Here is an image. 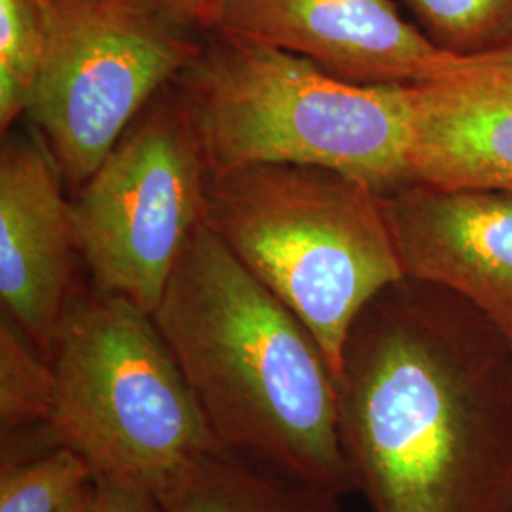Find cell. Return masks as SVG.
Instances as JSON below:
<instances>
[{"mask_svg": "<svg viewBox=\"0 0 512 512\" xmlns=\"http://www.w3.org/2000/svg\"><path fill=\"white\" fill-rule=\"evenodd\" d=\"M207 33L300 55L359 86L431 82L458 57L406 21L395 0H219Z\"/></svg>", "mask_w": 512, "mask_h": 512, "instance_id": "9c48e42d", "label": "cell"}, {"mask_svg": "<svg viewBox=\"0 0 512 512\" xmlns=\"http://www.w3.org/2000/svg\"><path fill=\"white\" fill-rule=\"evenodd\" d=\"M207 181L200 137L169 84L74 188V232L90 285L154 313L203 222Z\"/></svg>", "mask_w": 512, "mask_h": 512, "instance_id": "52a82bcc", "label": "cell"}, {"mask_svg": "<svg viewBox=\"0 0 512 512\" xmlns=\"http://www.w3.org/2000/svg\"><path fill=\"white\" fill-rule=\"evenodd\" d=\"M46 0H0V128L27 116L46 52Z\"/></svg>", "mask_w": 512, "mask_h": 512, "instance_id": "9a60e30c", "label": "cell"}, {"mask_svg": "<svg viewBox=\"0 0 512 512\" xmlns=\"http://www.w3.org/2000/svg\"><path fill=\"white\" fill-rule=\"evenodd\" d=\"M152 315L224 450L338 497L355 492L323 349L203 222Z\"/></svg>", "mask_w": 512, "mask_h": 512, "instance_id": "7a4b0ae2", "label": "cell"}, {"mask_svg": "<svg viewBox=\"0 0 512 512\" xmlns=\"http://www.w3.org/2000/svg\"><path fill=\"white\" fill-rule=\"evenodd\" d=\"M46 19L27 118L78 188L198 55L203 35L135 0H46Z\"/></svg>", "mask_w": 512, "mask_h": 512, "instance_id": "8992f818", "label": "cell"}, {"mask_svg": "<svg viewBox=\"0 0 512 512\" xmlns=\"http://www.w3.org/2000/svg\"><path fill=\"white\" fill-rule=\"evenodd\" d=\"M338 435L372 512H512V346L448 289L403 277L351 325Z\"/></svg>", "mask_w": 512, "mask_h": 512, "instance_id": "6da1fadb", "label": "cell"}, {"mask_svg": "<svg viewBox=\"0 0 512 512\" xmlns=\"http://www.w3.org/2000/svg\"><path fill=\"white\" fill-rule=\"evenodd\" d=\"M421 33L442 52L490 54L512 48V0H404Z\"/></svg>", "mask_w": 512, "mask_h": 512, "instance_id": "2e32d148", "label": "cell"}, {"mask_svg": "<svg viewBox=\"0 0 512 512\" xmlns=\"http://www.w3.org/2000/svg\"><path fill=\"white\" fill-rule=\"evenodd\" d=\"M150 12L205 35L219 0H135Z\"/></svg>", "mask_w": 512, "mask_h": 512, "instance_id": "e0dca14e", "label": "cell"}, {"mask_svg": "<svg viewBox=\"0 0 512 512\" xmlns=\"http://www.w3.org/2000/svg\"><path fill=\"white\" fill-rule=\"evenodd\" d=\"M160 512H340L338 495L298 484L219 448L156 495Z\"/></svg>", "mask_w": 512, "mask_h": 512, "instance_id": "7c38bea8", "label": "cell"}, {"mask_svg": "<svg viewBox=\"0 0 512 512\" xmlns=\"http://www.w3.org/2000/svg\"><path fill=\"white\" fill-rule=\"evenodd\" d=\"M209 175L253 164L346 173L389 196L412 184L410 86H359L300 55L247 38L203 35L173 82Z\"/></svg>", "mask_w": 512, "mask_h": 512, "instance_id": "3957f363", "label": "cell"}, {"mask_svg": "<svg viewBox=\"0 0 512 512\" xmlns=\"http://www.w3.org/2000/svg\"><path fill=\"white\" fill-rule=\"evenodd\" d=\"M412 184L512 194V48L408 88Z\"/></svg>", "mask_w": 512, "mask_h": 512, "instance_id": "8fae6325", "label": "cell"}, {"mask_svg": "<svg viewBox=\"0 0 512 512\" xmlns=\"http://www.w3.org/2000/svg\"><path fill=\"white\" fill-rule=\"evenodd\" d=\"M93 512H160V505L147 492L95 480Z\"/></svg>", "mask_w": 512, "mask_h": 512, "instance_id": "ac0fdd59", "label": "cell"}, {"mask_svg": "<svg viewBox=\"0 0 512 512\" xmlns=\"http://www.w3.org/2000/svg\"><path fill=\"white\" fill-rule=\"evenodd\" d=\"M55 437L93 478L154 497L222 448L152 313L80 285L55 344Z\"/></svg>", "mask_w": 512, "mask_h": 512, "instance_id": "5b68a950", "label": "cell"}, {"mask_svg": "<svg viewBox=\"0 0 512 512\" xmlns=\"http://www.w3.org/2000/svg\"><path fill=\"white\" fill-rule=\"evenodd\" d=\"M0 302L52 363L78 281L71 200L54 154L33 126L2 133Z\"/></svg>", "mask_w": 512, "mask_h": 512, "instance_id": "ba28073f", "label": "cell"}, {"mask_svg": "<svg viewBox=\"0 0 512 512\" xmlns=\"http://www.w3.org/2000/svg\"><path fill=\"white\" fill-rule=\"evenodd\" d=\"M55 401L52 363L6 313L0 315V435L50 425Z\"/></svg>", "mask_w": 512, "mask_h": 512, "instance_id": "5bb4252c", "label": "cell"}, {"mask_svg": "<svg viewBox=\"0 0 512 512\" xmlns=\"http://www.w3.org/2000/svg\"><path fill=\"white\" fill-rule=\"evenodd\" d=\"M93 501H95V480L92 484L69 501L61 512H93Z\"/></svg>", "mask_w": 512, "mask_h": 512, "instance_id": "d6986e66", "label": "cell"}, {"mask_svg": "<svg viewBox=\"0 0 512 512\" xmlns=\"http://www.w3.org/2000/svg\"><path fill=\"white\" fill-rule=\"evenodd\" d=\"M404 277L458 294L512 346V194L408 184L384 196Z\"/></svg>", "mask_w": 512, "mask_h": 512, "instance_id": "30bf717a", "label": "cell"}, {"mask_svg": "<svg viewBox=\"0 0 512 512\" xmlns=\"http://www.w3.org/2000/svg\"><path fill=\"white\" fill-rule=\"evenodd\" d=\"M93 480L88 461L55 435L25 454L2 450L0 512H61Z\"/></svg>", "mask_w": 512, "mask_h": 512, "instance_id": "4fadbf2b", "label": "cell"}, {"mask_svg": "<svg viewBox=\"0 0 512 512\" xmlns=\"http://www.w3.org/2000/svg\"><path fill=\"white\" fill-rule=\"evenodd\" d=\"M203 224L311 330L334 378L359 313L404 277L384 196L327 167L209 175Z\"/></svg>", "mask_w": 512, "mask_h": 512, "instance_id": "277c9868", "label": "cell"}]
</instances>
